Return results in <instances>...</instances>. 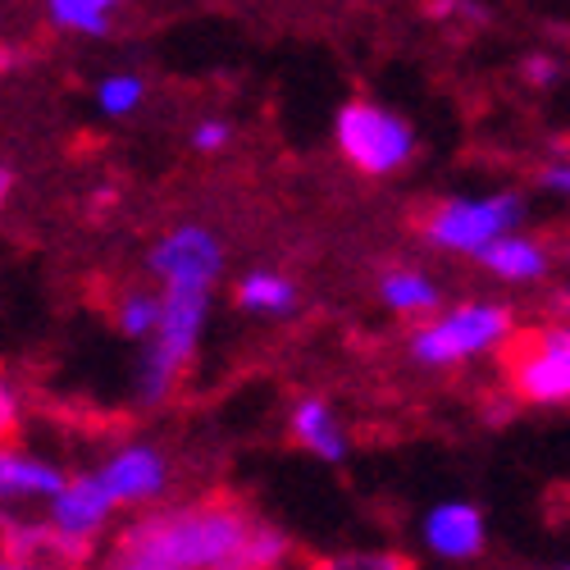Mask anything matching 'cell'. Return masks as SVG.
<instances>
[{
  "label": "cell",
  "instance_id": "17",
  "mask_svg": "<svg viewBox=\"0 0 570 570\" xmlns=\"http://www.w3.org/2000/svg\"><path fill=\"white\" fill-rule=\"evenodd\" d=\"M160 320H165V302L151 293H128L119 306V324L128 338H156L160 334Z\"/></svg>",
  "mask_w": 570,
  "mask_h": 570
},
{
  "label": "cell",
  "instance_id": "9",
  "mask_svg": "<svg viewBox=\"0 0 570 570\" xmlns=\"http://www.w3.org/2000/svg\"><path fill=\"white\" fill-rule=\"evenodd\" d=\"M101 489L110 493L115 507H128V502H151L165 493V480H169V465L156 448L147 443H132L124 452H115L101 470H97Z\"/></svg>",
  "mask_w": 570,
  "mask_h": 570
},
{
  "label": "cell",
  "instance_id": "10",
  "mask_svg": "<svg viewBox=\"0 0 570 570\" xmlns=\"http://www.w3.org/2000/svg\"><path fill=\"white\" fill-rule=\"evenodd\" d=\"M110 511H115V502L101 489L97 474H78V480H69V489L51 502V534L65 548H82L91 534L106 525Z\"/></svg>",
  "mask_w": 570,
  "mask_h": 570
},
{
  "label": "cell",
  "instance_id": "23",
  "mask_svg": "<svg viewBox=\"0 0 570 570\" xmlns=\"http://www.w3.org/2000/svg\"><path fill=\"white\" fill-rule=\"evenodd\" d=\"M525 73H530V82H552L557 78V60L552 56H530L525 60Z\"/></svg>",
  "mask_w": 570,
  "mask_h": 570
},
{
  "label": "cell",
  "instance_id": "13",
  "mask_svg": "<svg viewBox=\"0 0 570 570\" xmlns=\"http://www.w3.org/2000/svg\"><path fill=\"white\" fill-rule=\"evenodd\" d=\"M480 265H484L489 274L507 278V283H530V278H543V274H548V252H543L539 243H530V237L511 233V237H502L498 247H489V252L480 256Z\"/></svg>",
  "mask_w": 570,
  "mask_h": 570
},
{
  "label": "cell",
  "instance_id": "25",
  "mask_svg": "<svg viewBox=\"0 0 570 570\" xmlns=\"http://www.w3.org/2000/svg\"><path fill=\"white\" fill-rule=\"evenodd\" d=\"M6 570H51V566H41V561H6Z\"/></svg>",
  "mask_w": 570,
  "mask_h": 570
},
{
  "label": "cell",
  "instance_id": "6",
  "mask_svg": "<svg viewBox=\"0 0 570 570\" xmlns=\"http://www.w3.org/2000/svg\"><path fill=\"white\" fill-rule=\"evenodd\" d=\"M511 384L525 402L561 406L570 402V328H543L525 338L511 361Z\"/></svg>",
  "mask_w": 570,
  "mask_h": 570
},
{
  "label": "cell",
  "instance_id": "2",
  "mask_svg": "<svg viewBox=\"0 0 570 570\" xmlns=\"http://www.w3.org/2000/svg\"><path fill=\"white\" fill-rule=\"evenodd\" d=\"M160 302H165L160 334L151 338V352L141 361V397L147 402H160L178 379V370L187 365V356L197 352L202 324L210 311V288L206 283H169L160 293Z\"/></svg>",
  "mask_w": 570,
  "mask_h": 570
},
{
  "label": "cell",
  "instance_id": "16",
  "mask_svg": "<svg viewBox=\"0 0 570 570\" xmlns=\"http://www.w3.org/2000/svg\"><path fill=\"white\" fill-rule=\"evenodd\" d=\"M110 19H115V10L106 0H56L51 6V23L65 32H82V37H106Z\"/></svg>",
  "mask_w": 570,
  "mask_h": 570
},
{
  "label": "cell",
  "instance_id": "27",
  "mask_svg": "<svg viewBox=\"0 0 570 570\" xmlns=\"http://www.w3.org/2000/svg\"><path fill=\"white\" fill-rule=\"evenodd\" d=\"M566 311H570V293H566Z\"/></svg>",
  "mask_w": 570,
  "mask_h": 570
},
{
  "label": "cell",
  "instance_id": "28",
  "mask_svg": "<svg viewBox=\"0 0 570 570\" xmlns=\"http://www.w3.org/2000/svg\"><path fill=\"white\" fill-rule=\"evenodd\" d=\"M566 570H570V566H566Z\"/></svg>",
  "mask_w": 570,
  "mask_h": 570
},
{
  "label": "cell",
  "instance_id": "7",
  "mask_svg": "<svg viewBox=\"0 0 570 570\" xmlns=\"http://www.w3.org/2000/svg\"><path fill=\"white\" fill-rule=\"evenodd\" d=\"M151 274L165 283H210L219 278V269H224V247H219V237L210 233V228H202V224H183V228H174V233H165L160 243L151 247Z\"/></svg>",
  "mask_w": 570,
  "mask_h": 570
},
{
  "label": "cell",
  "instance_id": "21",
  "mask_svg": "<svg viewBox=\"0 0 570 570\" xmlns=\"http://www.w3.org/2000/svg\"><path fill=\"white\" fill-rule=\"evenodd\" d=\"M539 183H543V187H552V193H561V197H570V160L543 165V169H539Z\"/></svg>",
  "mask_w": 570,
  "mask_h": 570
},
{
  "label": "cell",
  "instance_id": "3",
  "mask_svg": "<svg viewBox=\"0 0 570 570\" xmlns=\"http://www.w3.org/2000/svg\"><path fill=\"white\" fill-rule=\"evenodd\" d=\"M511 334V311L493 302H465L420 324L411 334V356L420 365H461L470 356L493 352Z\"/></svg>",
  "mask_w": 570,
  "mask_h": 570
},
{
  "label": "cell",
  "instance_id": "26",
  "mask_svg": "<svg viewBox=\"0 0 570 570\" xmlns=\"http://www.w3.org/2000/svg\"><path fill=\"white\" fill-rule=\"evenodd\" d=\"M320 570H343V566H338V561H328V566H320Z\"/></svg>",
  "mask_w": 570,
  "mask_h": 570
},
{
  "label": "cell",
  "instance_id": "12",
  "mask_svg": "<svg viewBox=\"0 0 570 570\" xmlns=\"http://www.w3.org/2000/svg\"><path fill=\"white\" fill-rule=\"evenodd\" d=\"M0 489H6V498H51L56 502L69 489V480L56 465H46L37 456L6 452L0 456Z\"/></svg>",
  "mask_w": 570,
  "mask_h": 570
},
{
  "label": "cell",
  "instance_id": "24",
  "mask_svg": "<svg viewBox=\"0 0 570 570\" xmlns=\"http://www.w3.org/2000/svg\"><path fill=\"white\" fill-rule=\"evenodd\" d=\"M0 420H6V430H14V389L0 393Z\"/></svg>",
  "mask_w": 570,
  "mask_h": 570
},
{
  "label": "cell",
  "instance_id": "8",
  "mask_svg": "<svg viewBox=\"0 0 570 570\" xmlns=\"http://www.w3.org/2000/svg\"><path fill=\"white\" fill-rule=\"evenodd\" d=\"M420 534L424 543H430L434 557L443 561H470V557H480L484 552V515L474 502L465 498H448L439 507H430V515L420 520Z\"/></svg>",
  "mask_w": 570,
  "mask_h": 570
},
{
  "label": "cell",
  "instance_id": "15",
  "mask_svg": "<svg viewBox=\"0 0 570 570\" xmlns=\"http://www.w3.org/2000/svg\"><path fill=\"white\" fill-rule=\"evenodd\" d=\"M384 302L402 315H420V311H434L439 306V288H434V278L430 274H420V269H393L384 274Z\"/></svg>",
  "mask_w": 570,
  "mask_h": 570
},
{
  "label": "cell",
  "instance_id": "4",
  "mask_svg": "<svg viewBox=\"0 0 570 570\" xmlns=\"http://www.w3.org/2000/svg\"><path fill=\"white\" fill-rule=\"evenodd\" d=\"M525 202L515 193H493V197H452L443 202L430 219H424V237L443 252H461L480 261L489 247H498L502 237L515 233Z\"/></svg>",
  "mask_w": 570,
  "mask_h": 570
},
{
  "label": "cell",
  "instance_id": "5",
  "mask_svg": "<svg viewBox=\"0 0 570 570\" xmlns=\"http://www.w3.org/2000/svg\"><path fill=\"white\" fill-rule=\"evenodd\" d=\"M338 147L343 156L365 174H393L415 156V132L402 115L374 106V101H347L338 110Z\"/></svg>",
  "mask_w": 570,
  "mask_h": 570
},
{
  "label": "cell",
  "instance_id": "19",
  "mask_svg": "<svg viewBox=\"0 0 570 570\" xmlns=\"http://www.w3.org/2000/svg\"><path fill=\"white\" fill-rule=\"evenodd\" d=\"M283 552H288V539L278 530H252V539L243 552H237L233 570H274L283 561Z\"/></svg>",
  "mask_w": 570,
  "mask_h": 570
},
{
  "label": "cell",
  "instance_id": "18",
  "mask_svg": "<svg viewBox=\"0 0 570 570\" xmlns=\"http://www.w3.org/2000/svg\"><path fill=\"white\" fill-rule=\"evenodd\" d=\"M141 97H147V87H141V78H132V73H110V78L97 82V106L110 119L132 115L141 106Z\"/></svg>",
  "mask_w": 570,
  "mask_h": 570
},
{
  "label": "cell",
  "instance_id": "20",
  "mask_svg": "<svg viewBox=\"0 0 570 570\" xmlns=\"http://www.w3.org/2000/svg\"><path fill=\"white\" fill-rule=\"evenodd\" d=\"M228 137H233V128H228L224 119H202L197 132H193V147H197V151H224Z\"/></svg>",
  "mask_w": 570,
  "mask_h": 570
},
{
  "label": "cell",
  "instance_id": "1",
  "mask_svg": "<svg viewBox=\"0 0 570 570\" xmlns=\"http://www.w3.org/2000/svg\"><path fill=\"white\" fill-rule=\"evenodd\" d=\"M252 525L233 507H187L128 530L110 570H233Z\"/></svg>",
  "mask_w": 570,
  "mask_h": 570
},
{
  "label": "cell",
  "instance_id": "22",
  "mask_svg": "<svg viewBox=\"0 0 570 570\" xmlns=\"http://www.w3.org/2000/svg\"><path fill=\"white\" fill-rule=\"evenodd\" d=\"M343 570H406L402 557H343Z\"/></svg>",
  "mask_w": 570,
  "mask_h": 570
},
{
  "label": "cell",
  "instance_id": "14",
  "mask_svg": "<svg viewBox=\"0 0 570 570\" xmlns=\"http://www.w3.org/2000/svg\"><path fill=\"white\" fill-rule=\"evenodd\" d=\"M237 306L252 315H288L297 306V288H293V278H283L274 269H256L237 283Z\"/></svg>",
  "mask_w": 570,
  "mask_h": 570
},
{
  "label": "cell",
  "instance_id": "11",
  "mask_svg": "<svg viewBox=\"0 0 570 570\" xmlns=\"http://www.w3.org/2000/svg\"><path fill=\"white\" fill-rule=\"evenodd\" d=\"M293 434H297V443H302L311 456H320V461H343V456H347L343 424H338L334 406L320 402V397L297 402V411H293Z\"/></svg>",
  "mask_w": 570,
  "mask_h": 570
}]
</instances>
